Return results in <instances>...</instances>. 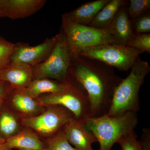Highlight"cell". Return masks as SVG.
<instances>
[{"label": "cell", "instance_id": "6da1fadb", "mask_svg": "<svg viewBox=\"0 0 150 150\" xmlns=\"http://www.w3.org/2000/svg\"><path fill=\"white\" fill-rule=\"evenodd\" d=\"M69 74L87 92L90 101L92 117L106 115L115 88L123 79L113 67L84 56L71 58Z\"/></svg>", "mask_w": 150, "mask_h": 150}, {"label": "cell", "instance_id": "8fae6325", "mask_svg": "<svg viewBox=\"0 0 150 150\" xmlns=\"http://www.w3.org/2000/svg\"><path fill=\"white\" fill-rule=\"evenodd\" d=\"M63 130L70 144L77 150H94L92 145L97 140L84 123L74 117L64 126Z\"/></svg>", "mask_w": 150, "mask_h": 150}, {"label": "cell", "instance_id": "5bb4252c", "mask_svg": "<svg viewBox=\"0 0 150 150\" xmlns=\"http://www.w3.org/2000/svg\"><path fill=\"white\" fill-rule=\"evenodd\" d=\"M32 67L11 63L0 74V80L5 81L14 89L24 90L33 80Z\"/></svg>", "mask_w": 150, "mask_h": 150}, {"label": "cell", "instance_id": "7402d4cb", "mask_svg": "<svg viewBox=\"0 0 150 150\" xmlns=\"http://www.w3.org/2000/svg\"><path fill=\"white\" fill-rule=\"evenodd\" d=\"M15 44L0 35V74L11 64V57Z\"/></svg>", "mask_w": 150, "mask_h": 150}, {"label": "cell", "instance_id": "f1b7e54d", "mask_svg": "<svg viewBox=\"0 0 150 150\" xmlns=\"http://www.w3.org/2000/svg\"><path fill=\"white\" fill-rule=\"evenodd\" d=\"M19 150H36L35 149H18Z\"/></svg>", "mask_w": 150, "mask_h": 150}, {"label": "cell", "instance_id": "8992f818", "mask_svg": "<svg viewBox=\"0 0 150 150\" xmlns=\"http://www.w3.org/2000/svg\"><path fill=\"white\" fill-rule=\"evenodd\" d=\"M53 50L43 62L32 67L33 79H48L67 81L71 57L63 31Z\"/></svg>", "mask_w": 150, "mask_h": 150}, {"label": "cell", "instance_id": "484cf974", "mask_svg": "<svg viewBox=\"0 0 150 150\" xmlns=\"http://www.w3.org/2000/svg\"><path fill=\"white\" fill-rule=\"evenodd\" d=\"M13 89L8 83L0 80V108L4 104L7 98Z\"/></svg>", "mask_w": 150, "mask_h": 150}, {"label": "cell", "instance_id": "ba28073f", "mask_svg": "<svg viewBox=\"0 0 150 150\" xmlns=\"http://www.w3.org/2000/svg\"><path fill=\"white\" fill-rule=\"evenodd\" d=\"M74 114L61 105H50L41 114L32 118L21 119L24 127L31 129L40 138H51L64 128Z\"/></svg>", "mask_w": 150, "mask_h": 150}, {"label": "cell", "instance_id": "f546056e", "mask_svg": "<svg viewBox=\"0 0 150 150\" xmlns=\"http://www.w3.org/2000/svg\"><path fill=\"white\" fill-rule=\"evenodd\" d=\"M4 18V16H3V14L1 12L0 10V18Z\"/></svg>", "mask_w": 150, "mask_h": 150}, {"label": "cell", "instance_id": "52a82bcc", "mask_svg": "<svg viewBox=\"0 0 150 150\" xmlns=\"http://www.w3.org/2000/svg\"><path fill=\"white\" fill-rule=\"evenodd\" d=\"M142 54L126 45L106 43L85 49L79 56L96 59L118 70L127 71L134 66Z\"/></svg>", "mask_w": 150, "mask_h": 150}, {"label": "cell", "instance_id": "3957f363", "mask_svg": "<svg viewBox=\"0 0 150 150\" xmlns=\"http://www.w3.org/2000/svg\"><path fill=\"white\" fill-rule=\"evenodd\" d=\"M138 123L137 112L131 111L115 117H92L84 123L99 143L98 150H111L118 140L134 131Z\"/></svg>", "mask_w": 150, "mask_h": 150}, {"label": "cell", "instance_id": "ac0fdd59", "mask_svg": "<svg viewBox=\"0 0 150 150\" xmlns=\"http://www.w3.org/2000/svg\"><path fill=\"white\" fill-rule=\"evenodd\" d=\"M69 84L68 78L64 83L50 79H34L24 90L32 97L38 98L43 93L57 94L62 92L67 88Z\"/></svg>", "mask_w": 150, "mask_h": 150}, {"label": "cell", "instance_id": "30bf717a", "mask_svg": "<svg viewBox=\"0 0 150 150\" xmlns=\"http://www.w3.org/2000/svg\"><path fill=\"white\" fill-rule=\"evenodd\" d=\"M4 104L21 119L40 115L47 107L38 98L32 97L24 90L14 89L9 94Z\"/></svg>", "mask_w": 150, "mask_h": 150}, {"label": "cell", "instance_id": "83f0119b", "mask_svg": "<svg viewBox=\"0 0 150 150\" xmlns=\"http://www.w3.org/2000/svg\"><path fill=\"white\" fill-rule=\"evenodd\" d=\"M0 150H12L9 149L6 144V140L0 137Z\"/></svg>", "mask_w": 150, "mask_h": 150}, {"label": "cell", "instance_id": "9a60e30c", "mask_svg": "<svg viewBox=\"0 0 150 150\" xmlns=\"http://www.w3.org/2000/svg\"><path fill=\"white\" fill-rule=\"evenodd\" d=\"M110 0H97L83 4L74 10L66 13L62 17L78 24L88 25L100 11Z\"/></svg>", "mask_w": 150, "mask_h": 150}, {"label": "cell", "instance_id": "44dd1931", "mask_svg": "<svg viewBox=\"0 0 150 150\" xmlns=\"http://www.w3.org/2000/svg\"><path fill=\"white\" fill-rule=\"evenodd\" d=\"M126 46L143 53L150 54V34H135L131 36Z\"/></svg>", "mask_w": 150, "mask_h": 150}, {"label": "cell", "instance_id": "e0dca14e", "mask_svg": "<svg viewBox=\"0 0 150 150\" xmlns=\"http://www.w3.org/2000/svg\"><path fill=\"white\" fill-rule=\"evenodd\" d=\"M21 118L5 104L0 108V137L6 140L23 129Z\"/></svg>", "mask_w": 150, "mask_h": 150}, {"label": "cell", "instance_id": "603a6c76", "mask_svg": "<svg viewBox=\"0 0 150 150\" xmlns=\"http://www.w3.org/2000/svg\"><path fill=\"white\" fill-rule=\"evenodd\" d=\"M150 0H130L129 6L127 7L130 20L150 12Z\"/></svg>", "mask_w": 150, "mask_h": 150}, {"label": "cell", "instance_id": "7c38bea8", "mask_svg": "<svg viewBox=\"0 0 150 150\" xmlns=\"http://www.w3.org/2000/svg\"><path fill=\"white\" fill-rule=\"evenodd\" d=\"M46 2L45 0H0V10L4 18H24L40 10Z\"/></svg>", "mask_w": 150, "mask_h": 150}, {"label": "cell", "instance_id": "d6986e66", "mask_svg": "<svg viewBox=\"0 0 150 150\" xmlns=\"http://www.w3.org/2000/svg\"><path fill=\"white\" fill-rule=\"evenodd\" d=\"M128 3L125 0H110L97 13L88 26L99 29H106L119 9Z\"/></svg>", "mask_w": 150, "mask_h": 150}, {"label": "cell", "instance_id": "4fadbf2b", "mask_svg": "<svg viewBox=\"0 0 150 150\" xmlns=\"http://www.w3.org/2000/svg\"><path fill=\"white\" fill-rule=\"evenodd\" d=\"M106 30L115 43L126 45L134 34L128 15L127 4L120 8Z\"/></svg>", "mask_w": 150, "mask_h": 150}, {"label": "cell", "instance_id": "ffe728a7", "mask_svg": "<svg viewBox=\"0 0 150 150\" xmlns=\"http://www.w3.org/2000/svg\"><path fill=\"white\" fill-rule=\"evenodd\" d=\"M44 142L42 150H77L69 143L63 129Z\"/></svg>", "mask_w": 150, "mask_h": 150}, {"label": "cell", "instance_id": "cb8c5ba5", "mask_svg": "<svg viewBox=\"0 0 150 150\" xmlns=\"http://www.w3.org/2000/svg\"><path fill=\"white\" fill-rule=\"evenodd\" d=\"M131 21L134 33H150V12L131 20Z\"/></svg>", "mask_w": 150, "mask_h": 150}, {"label": "cell", "instance_id": "d4e9b609", "mask_svg": "<svg viewBox=\"0 0 150 150\" xmlns=\"http://www.w3.org/2000/svg\"><path fill=\"white\" fill-rule=\"evenodd\" d=\"M117 143L120 145L122 150H143L137 139V135L134 131L122 137Z\"/></svg>", "mask_w": 150, "mask_h": 150}, {"label": "cell", "instance_id": "2e32d148", "mask_svg": "<svg viewBox=\"0 0 150 150\" xmlns=\"http://www.w3.org/2000/svg\"><path fill=\"white\" fill-rule=\"evenodd\" d=\"M6 144L11 150L27 149L42 150L44 142L32 130L24 127L16 135L6 140Z\"/></svg>", "mask_w": 150, "mask_h": 150}, {"label": "cell", "instance_id": "4316f807", "mask_svg": "<svg viewBox=\"0 0 150 150\" xmlns=\"http://www.w3.org/2000/svg\"><path fill=\"white\" fill-rule=\"evenodd\" d=\"M143 150H150V129L144 128L141 140L139 141Z\"/></svg>", "mask_w": 150, "mask_h": 150}, {"label": "cell", "instance_id": "9c48e42d", "mask_svg": "<svg viewBox=\"0 0 150 150\" xmlns=\"http://www.w3.org/2000/svg\"><path fill=\"white\" fill-rule=\"evenodd\" d=\"M61 33L51 38H47L43 43L35 46L23 43L15 44L11 57V63L33 67L43 62L51 54L59 40Z\"/></svg>", "mask_w": 150, "mask_h": 150}, {"label": "cell", "instance_id": "277c9868", "mask_svg": "<svg viewBox=\"0 0 150 150\" xmlns=\"http://www.w3.org/2000/svg\"><path fill=\"white\" fill-rule=\"evenodd\" d=\"M69 84L64 91L38 98L46 106L59 105L68 109L78 121L84 123L92 118L90 101L85 89L68 74Z\"/></svg>", "mask_w": 150, "mask_h": 150}, {"label": "cell", "instance_id": "5b68a950", "mask_svg": "<svg viewBox=\"0 0 150 150\" xmlns=\"http://www.w3.org/2000/svg\"><path fill=\"white\" fill-rule=\"evenodd\" d=\"M62 31L71 58L81 51L100 44L116 43L106 29H99L75 23L62 17Z\"/></svg>", "mask_w": 150, "mask_h": 150}, {"label": "cell", "instance_id": "7a4b0ae2", "mask_svg": "<svg viewBox=\"0 0 150 150\" xmlns=\"http://www.w3.org/2000/svg\"><path fill=\"white\" fill-rule=\"evenodd\" d=\"M150 71L149 63L139 57L131 68L129 75L115 88L106 115L115 117L128 111L138 112L140 110V88Z\"/></svg>", "mask_w": 150, "mask_h": 150}]
</instances>
